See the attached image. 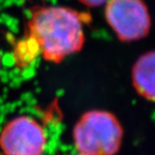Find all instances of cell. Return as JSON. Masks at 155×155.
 <instances>
[{
    "label": "cell",
    "instance_id": "cell-1",
    "mask_svg": "<svg viewBox=\"0 0 155 155\" xmlns=\"http://www.w3.org/2000/svg\"><path fill=\"white\" fill-rule=\"evenodd\" d=\"M90 19L89 14L68 8H39L28 21V36L44 59L59 63L81 50L85 40L83 25Z\"/></svg>",
    "mask_w": 155,
    "mask_h": 155
},
{
    "label": "cell",
    "instance_id": "cell-2",
    "mask_svg": "<svg viewBox=\"0 0 155 155\" xmlns=\"http://www.w3.org/2000/svg\"><path fill=\"white\" fill-rule=\"evenodd\" d=\"M124 130L119 120L106 110L84 113L73 129V140L81 155H115L120 149Z\"/></svg>",
    "mask_w": 155,
    "mask_h": 155
},
{
    "label": "cell",
    "instance_id": "cell-3",
    "mask_svg": "<svg viewBox=\"0 0 155 155\" xmlns=\"http://www.w3.org/2000/svg\"><path fill=\"white\" fill-rule=\"evenodd\" d=\"M105 16L108 25L121 41L139 40L150 33V15L143 0H108Z\"/></svg>",
    "mask_w": 155,
    "mask_h": 155
},
{
    "label": "cell",
    "instance_id": "cell-4",
    "mask_svg": "<svg viewBox=\"0 0 155 155\" xmlns=\"http://www.w3.org/2000/svg\"><path fill=\"white\" fill-rule=\"evenodd\" d=\"M47 145L46 133L34 119L17 117L0 133V150L3 155H42Z\"/></svg>",
    "mask_w": 155,
    "mask_h": 155
},
{
    "label": "cell",
    "instance_id": "cell-5",
    "mask_svg": "<svg viewBox=\"0 0 155 155\" xmlns=\"http://www.w3.org/2000/svg\"><path fill=\"white\" fill-rule=\"evenodd\" d=\"M132 82L137 93L155 102V51L142 54L132 68Z\"/></svg>",
    "mask_w": 155,
    "mask_h": 155
},
{
    "label": "cell",
    "instance_id": "cell-6",
    "mask_svg": "<svg viewBox=\"0 0 155 155\" xmlns=\"http://www.w3.org/2000/svg\"><path fill=\"white\" fill-rule=\"evenodd\" d=\"M79 1L88 7H99L101 5L107 4L108 0H79Z\"/></svg>",
    "mask_w": 155,
    "mask_h": 155
},
{
    "label": "cell",
    "instance_id": "cell-7",
    "mask_svg": "<svg viewBox=\"0 0 155 155\" xmlns=\"http://www.w3.org/2000/svg\"><path fill=\"white\" fill-rule=\"evenodd\" d=\"M75 155H81V154H80V153H77V154H75Z\"/></svg>",
    "mask_w": 155,
    "mask_h": 155
}]
</instances>
